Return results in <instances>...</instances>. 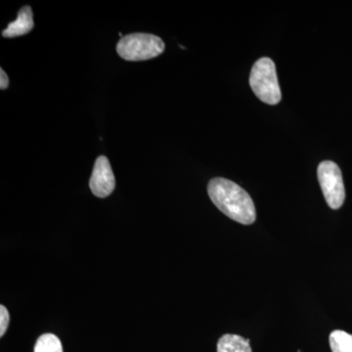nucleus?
<instances>
[{"mask_svg":"<svg viewBox=\"0 0 352 352\" xmlns=\"http://www.w3.org/2000/svg\"><path fill=\"white\" fill-rule=\"evenodd\" d=\"M9 321H10V315L8 310L4 305H1L0 307V337H3L4 333H6Z\"/></svg>","mask_w":352,"mask_h":352,"instance_id":"nucleus-10","label":"nucleus"},{"mask_svg":"<svg viewBox=\"0 0 352 352\" xmlns=\"http://www.w3.org/2000/svg\"><path fill=\"white\" fill-rule=\"evenodd\" d=\"M208 193L215 207L229 219L244 226H251L256 221V207L251 196L235 182L214 178L208 183Z\"/></svg>","mask_w":352,"mask_h":352,"instance_id":"nucleus-1","label":"nucleus"},{"mask_svg":"<svg viewBox=\"0 0 352 352\" xmlns=\"http://www.w3.org/2000/svg\"><path fill=\"white\" fill-rule=\"evenodd\" d=\"M250 85L259 100L264 103L276 105L281 101L276 67L270 58H261L254 63L250 76Z\"/></svg>","mask_w":352,"mask_h":352,"instance_id":"nucleus-2","label":"nucleus"},{"mask_svg":"<svg viewBox=\"0 0 352 352\" xmlns=\"http://www.w3.org/2000/svg\"><path fill=\"white\" fill-rule=\"evenodd\" d=\"M164 43L159 36L150 34H131L122 38L117 52L126 61H146L161 55Z\"/></svg>","mask_w":352,"mask_h":352,"instance_id":"nucleus-3","label":"nucleus"},{"mask_svg":"<svg viewBox=\"0 0 352 352\" xmlns=\"http://www.w3.org/2000/svg\"><path fill=\"white\" fill-rule=\"evenodd\" d=\"M317 175L329 207L333 210L342 207L346 200V190L339 166L332 161L322 162L317 170Z\"/></svg>","mask_w":352,"mask_h":352,"instance_id":"nucleus-4","label":"nucleus"},{"mask_svg":"<svg viewBox=\"0 0 352 352\" xmlns=\"http://www.w3.org/2000/svg\"><path fill=\"white\" fill-rule=\"evenodd\" d=\"M34 16L32 10L30 6H24L18 13L17 19L11 22L7 25L6 30L2 32V36L4 38H17V36H24L32 31L34 28Z\"/></svg>","mask_w":352,"mask_h":352,"instance_id":"nucleus-6","label":"nucleus"},{"mask_svg":"<svg viewBox=\"0 0 352 352\" xmlns=\"http://www.w3.org/2000/svg\"><path fill=\"white\" fill-rule=\"evenodd\" d=\"M217 352H252L250 340L241 336L226 333L222 336L217 344Z\"/></svg>","mask_w":352,"mask_h":352,"instance_id":"nucleus-7","label":"nucleus"},{"mask_svg":"<svg viewBox=\"0 0 352 352\" xmlns=\"http://www.w3.org/2000/svg\"><path fill=\"white\" fill-rule=\"evenodd\" d=\"M329 342L332 352H352V335L344 331H333L331 333Z\"/></svg>","mask_w":352,"mask_h":352,"instance_id":"nucleus-8","label":"nucleus"},{"mask_svg":"<svg viewBox=\"0 0 352 352\" xmlns=\"http://www.w3.org/2000/svg\"><path fill=\"white\" fill-rule=\"evenodd\" d=\"M9 85V78L3 69H0V88L6 89Z\"/></svg>","mask_w":352,"mask_h":352,"instance_id":"nucleus-11","label":"nucleus"},{"mask_svg":"<svg viewBox=\"0 0 352 352\" xmlns=\"http://www.w3.org/2000/svg\"><path fill=\"white\" fill-rule=\"evenodd\" d=\"M34 352H63V346L56 336L44 333L36 340Z\"/></svg>","mask_w":352,"mask_h":352,"instance_id":"nucleus-9","label":"nucleus"},{"mask_svg":"<svg viewBox=\"0 0 352 352\" xmlns=\"http://www.w3.org/2000/svg\"><path fill=\"white\" fill-rule=\"evenodd\" d=\"M89 187L94 195L98 198H106L115 190V175L107 157H97L90 177Z\"/></svg>","mask_w":352,"mask_h":352,"instance_id":"nucleus-5","label":"nucleus"}]
</instances>
